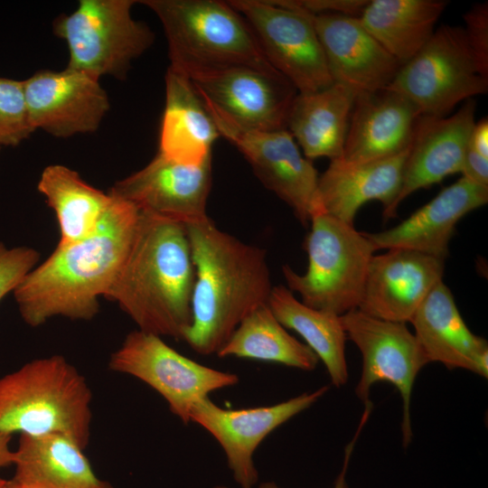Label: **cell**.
Returning a JSON list of instances; mask_svg holds the SVG:
<instances>
[{"mask_svg":"<svg viewBox=\"0 0 488 488\" xmlns=\"http://www.w3.org/2000/svg\"><path fill=\"white\" fill-rule=\"evenodd\" d=\"M7 480L0 479V488H5Z\"/></svg>","mask_w":488,"mask_h":488,"instance_id":"40","label":"cell"},{"mask_svg":"<svg viewBox=\"0 0 488 488\" xmlns=\"http://www.w3.org/2000/svg\"><path fill=\"white\" fill-rule=\"evenodd\" d=\"M487 202L488 186L461 177L397 226L364 234L375 250L407 249L445 259L457 222Z\"/></svg>","mask_w":488,"mask_h":488,"instance_id":"20","label":"cell"},{"mask_svg":"<svg viewBox=\"0 0 488 488\" xmlns=\"http://www.w3.org/2000/svg\"><path fill=\"white\" fill-rule=\"evenodd\" d=\"M447 5L446 0H370L358 20L403 65L433 35Z\"/></svg>","mask_w":488,"mask_h":488,"instance_id":"27","label":"cell"},{"mask_svg":"<svg viewBox=\"0 0 488 488\" xmlns=\"http://www.w3.org/2000/svg\"><path fill=\"white\" fill-rule=\"evenodd\" d=\"M475 101L464 102L449 117L421 115L415 125L406 157L399 192L384 218H393L399 204L418 189L461 173L470 135L475 123Z\"/></svg>","mask_w":488,"mask_h":488,"instance_id":"18","label":"cell"},{"mask_svg":"<svg viewBox=\"0 0 488 488\" xmlns=\"http://www.w3.org/2000/svg\"><path fill=\"white\" fill-rule=\"evenodd\" d=\"M211 181V157L199 165H186L157 153L145 166L117 182L108 192L139 212L184 226L196 225L211 221L206 206Z\"/></svg>","mask_w":488,"mask_h":488,"instance_id":"13","label":"cell"},{"mask_svg":"<svg viewBox=\"0 0 488 488\" xmlns=\"http://www.w3.org/2000/svg\"><path fill=\"white\" fill-rule=\"evenodd\" d=\"M468 146L484 157H488V120L483 117L475 122L472 129Z\"/></svg>","mask_w":488,"mask_h":488,"instance_id":"37","label":"cell"},{"mask_svg":"<svg viewBox=\"0 0 488 488\" xmlns=\"http://www.w3.org/2000/svg\"><path fill=\"white\" fill-rule=\"evenodd\" d=\"M33 132L23 80L0 77V147L18 145Z\"/></svg>","mask_w":488,"mask_h":488,"instance_id":"31","label":"cell"},{"mask_svg":"<svg viewBox=\"0 0 488 488\" xmlns=\"http://www.w3.org/2000/svg\"><path fill=\"white\" fill-rule=\"evenodd\" d=\"M408 150L371 162L351 163L343 158L330 161L318 178L314 211H322L354 225L358 210L367 202L380 201L383 211H387L399 192Z\"/></svg>","mask_w":488,"mask_h":488,"instance_id":"23","label":"cell"},{"mask_svg":"<svg viewBox=\"0 0 488 488\" xmlns=\"http://www.w3.org/2000/svg\"><path fill=\"white\" fill-rule=\"evenodd\" d=\"M38 190L56 214L61 246L80 241L96 232L113 202V197L61 164L48 165Z\"/></svg>","mask_w":488,"mask_h":488,"instance_id":"28","label":"cell"},{"mask_svg":"<svg viewBox=\"0 0 488 488\" xmlns=\"http://www.w3.org/2000/svg\"><path fill=\"white\" fill-rule=\"evenodd\" d=\"M333 83L356 94L386 89L400 64L360 23L357 17L312 14Z\"/></svg>","mask_w":488,"mask_h":488,"instance_id":"19","label":"cell"},{"mask_svg":"<svg viewBox=\"0 0 488 488\" xmlns=\"http://www.w3.org/2000/svg\"><path fill=\"white\" fill-rule=\"evenodd\" d=\"M202 101L220 136L243 155L263 185L284 201L306 226L316 206L319 175L291 134L286 129L241 127L210 102Z\"/></svg>","mask_w":488,"mask_h":488,"instance_id":"11","label":"cell"},{"mask_svg":"<svg viewBox=\"0 0 488 488\" xmlns=\"http://www.w3.org/2000/svg\"><path fill=\"white\" fill-rule=\"evenodd\" d=\"M135 0H80L70 14L52 23L53 33L68 47L67 67L98 79L125 80L131 62L155 41L153 31L131 14Z\"/></svg>","mask_w":488,"mask_h":488,"instance_id":"7","label":"cell"},{"mask_svg":"<svg viewBox=\"0 0 488 488\" xmlns=\"http://www.w3.org/2000/svg\"><path fill=\"white\" fill-rule=\"evenodd\" d=\"M158 153L174 162L199 165L211 157L220 133L191 80L168 68Z\"/></svg>","mask_w":488,"mask_h":488,"instance_id":"24","label":"cell"},{"mask_svg":"<svg viewBox=\"0 0 488 488\" xmlns=\"http://www.w3.org/2000/svg\"><path fill=\"white\" fill-rule=\"evenodd\" d=\"M198 96L241 127L286 129L291 104L298 93L283 76L234 66L188 77Z\"/></svg>","mask_w":488,"mask_h":488,"instance_id":"14","label":"cell"},{"mask_svg":"<svg viewBox=\"0 0 488 488\" xmlns=\"http://www.w3.org/2000/svg\"><path fill=\"white\" fill-rule=\"evenodd\" d=\"M461 174L475 183L488 186V157L467 146Z\"/></svg>","mask_w":488,"mask_h":488,"instance_id":"35","label":"cell"},{"mask_svg":"<svg viewBox=\"0 0 488 488\" xmlns=\"http://www.w3.org/2000/svg\"><path fill=\"white\" fill-rule=\"evenodd\" d=\"M5 488H24V487H23V486L17 484L16 483H14V482L12 481V480H9V481H7V483H6Z\"/></svg>","mask_w":488,"mask_h":488,"instance_id":"39","label":"cell"},{"mask_svg":"<svg viewBox=\"0 0 488 488\" xmlns=\"http://www.w3.org/2000/svg\"><path fill=\"white\" fill-rule=\"evenodd\" d=\"M244 17L265 57L298 93L331 86L324 53L312 14L285 0H230Z\"/></svg>","mask_w":488,"mask_h":488,"instance_id":"9","label":"cell"},{"mask_svg":"<svg viewBox=\"0 0 488 488\" xmlns=\"http://www.w3.org/2000/svg\"><path fill=\"white\" fill-rule=\"evenodd\" d=\"M91 399L84 376L61 355L31 361L0 378V433L60 434L85 449Z\"/></svg>","mask_w":488,"mask_h":488,"instance_id":"4","label":"cell"},{"mask_svg":"<svg viewBox=\"0 0 488 488\" xmlns=\"http://www.w3.org/2000/svg\"><path fill=\"white\" fill-rule=\"evenodd\" d=\"M195 268L192 324L183 340L217 353L239 323L267 305L272 289L267 252L221 230L211 220L185 226Z\"/></svg>","mask_w":488,"mask_h":488,"instance_id":"2","label":"cell"},{"mask_svg":"<svg viewBox=\"0 0 488 488\" xmlns=\"http://www.w3.org/2000/svg\"><path fill=\"white\" fill-rule=\"evenodd\" d=\"M387 88L406 97L421 115L446 117L460 102L485 94L488 79L477 69L464 28L443 24Z\"/></svg>","mask_w":488,"mask_h":488,"instance_id":"8","label":"cell"},{"mask_svg":"<svg viewBox=\"0 0 488 488\" xmlns=\"http://www.w3.org/2000/svg\"><path fill=\"white\" fill-rule=\"evenodd\" d=\"M346 337L362 357L361 378L355 388L358 399L370 400L373 384L387 381L399 391L403 400L402 440L406 447L412 438L410 399L420 370L427 364L415 335L405 323L372 317L358 308L340 315Z\"/></svg>","mask_w":488,"mask_h":488,"instance_id":"12","label":"cell"},{"mask_svg":"<svg viewBox=\"0 0 488 488\" xmlns=\"http://www.w3.org/2000/svg\"><path fill=\"white\" fill-rule=\"evenodd\" d=\"M112 197L94 234L72 244L58 245L13 292L28 325L36 327L55 316L91 320L99 313V298L105 297L114 283L139 219L133 205Z\"/></svg>","mask_w":488,"mask_h":488,"instance_id":"1","label":"cell"},{"mask_svg":"<svg viewBox=\"0 0 488 488\" xmlns=\"http://www.w3.org/2000/svg\"><path fill=\"white\" fill-rule=\"evenodd\" d=\"M23 82L33 129L56 137L93 133L109 110V100L99 79L66 67L40 70Z\"/></svg>","mask_w":488,"mask_h":488,"instance_id":"15","label":"cell"},{"mask_svg":"<svg viewBox=\"0 0 488 488\" xmlns=\"http://www.w3.org/2000/svg\"><path fill=\"white\" fill-rule=\"evenodd\" d=\"M442 258L407 249L372 256L358 309L381 320L410 322L418 306L442 280Z\"/></svg>","mask_w":488,"mask_h":488,"instance_id":"17","label":"cell"},{"mask_svg":"<svg viewBox=\"0 0 488 488\" xmlns=\"http://www.w3.org/2000/svg\"><path fill=\"white\" fill-rule=\"evenodd\" d=\"M12 436L0 433V468L14 464V451L10 449Z\"/></svg>","mask_w":488,"mask_h":488,"instance_id":"38","label":"cell"},{"mask_svg":"<svg viewBox=\"0 0 488 488\" xmlns=\"http://www.w3.org/2000/svg\"><path fill=\"white\" fill-rule=\"evenodd\" d=\"M351 89L333 83L311 93H297L286 119V130L312 161L343 158L351 111L356 97Z\"/></svg>","mask_w":488,"mask_h":488,"instance_id":"26","label":"cell"},{"mask_svg":"<svg viewBox=\"0 0 488 488\" xmlns=\"http://www.w3.org/2000/svg\"><path fill=\"white\" fill-rule=\"evenodd\" d=\"M216 354L281 363L303 371L314 370L319 361L305 343L286 332L267 304L248 314Z\"/></svg>","mask_w":488,"mask_h":488,"instance_id":"30","label":"cell"},{"mask_svg":"<svg viewBox=\"0 0 488 488\" xmlns=\"http://www.w3.org/2000/svg\"><path fill=\"white\" fill-rule=\"evenodd\" d=\"M421 116L403 95L388 88L356 95L351 111L343 159L371 162L407 150Z\"/></svg>","mask_w":488,"mask_h":488,"instance_id":"21","label":"cell"},{"mask_svg":"<svg viewBox=\"0 0 488 488\" xmlns=\"http://www.w3.org/2000/svg\"><path fill=\"white\" fill-rule=\"evenodd\" d=\"M285 2L314 15L338 14L358 18L368 0H285Z\"/></svg>","mask_w":488,"mask_h":488,"instance_id":"34","label":"cell"},{"mask_svg":"<svg viewBox=\"0 0 488 488\" xmlns=\"http://www.w3.org/2000/svg\"><path fill=\"white\" fill-rule=\"evenodd\" d=\"M83 450L60 434L20 435L12 481L24 488H113L94 474Z\"/></svg>","mask_w":488,"mask_h":488,"instance_id":"25","label":"cell"},{"mask_svg":"<svg viewBox=\"0 0 488 488\" xmlns=\"http://www.w3.org/2000/svg\"><path fill=\"white\" fill-rule=\"evenodd\" d=\"M267 305L278 322L302 336L324 362L332 384L344 385L348 380L347 337L340 315L305 305L282 285L272 287Z\"/></svg>","mask_w":488,"mask_h":488,"instance_id":"29","label":"cell"},{"mask_svg":"<svg viewBox=\"0 0 488 488\" xmlns=\"http://www.w3.org/2000/svg\"><path fill=\"white\" fill-rule=\"evenodd\" d=\"M40 255L29 247L8 248L0 242V301L14 292L23 277L37 265Z\"/></svg>","mask_w":488,"mask_h":488,"instance_id":"32","label":"cell"},{"mask_svg":"<svg viewBox=\"0 0 488 488\" xmlns=\"http://www.w3.org/2000/svg\"><path fill=\"white\" fill-rule=\"evenodd\" d=\"M0 149H1V147H0Z\"/></svg>","mask_w":488,"mask_h":488,"instance_id":"41","label":"cell"},{"mask_svg":"<svg viewBox=\"0 0 488 488\" xmlns=\"http://www.w3.org/2000/svg\"><path fill=\"white\" fill-rule=\"evenodd\" d=\"M309 222L307 269L301 275L283 266L287 288L314 309L342 315L358 308L374 247L354 225L322 211L314 212Z\"/></svg>","mask_w":488,"mask_h":488,"instance_id":"6","label":"cell"},{"mask_svg":"<svg viewBox=\"0 0 488 488\" xmlns=\"http://www.w3.org/2000/svg\"><path fill=\"white\" fill-rule=\"evenodd\" d=\"M371 408H372V403L371 402H369V403L365 404V409H364V412L362 414L360 424H359V426H358V427L356 429L355 435H354L353 438L351 440V442L346 446V447L344 449V459H343V468H342L341 473L339 474V475L337 476V478L335 480L333 488H350L347 482H346V473H347V470H348L350 458H351L352 450L354 448L355 443H356V441H357V439H358V437H359V436H360V434L361 432V429H362L364 424L366 423V421L369 418L370 413L371 411ZM215 488H229V487L216 486ZM258 488H279V487L273 482H267V483H262L258 486Z\"/></svg>","mask_w":488,"mask_h":488,"instance_id":"36","label":"cell"},{"mask_svg":"<svg viewBox=\"0 0 488 488\" xmlns=\"http://www.w3.org/2000/svg\"><path fill=\"white\" fill-rule=\"evenodd\" d=\"M410 323L428 363L440 362L448 369H464L487 378V341L469 330L442 280L418 306Z\"/></svg>","mask_w":488,"mask_h":488,"instance_id":"22","label":"cell"},{"mask_svg":"<svg viewBox=\"0 0 488 488\" xmlns=\"http://www.w3.org/2000/svg\"><path fill=\"white\" fill-rule=\"evenodd\" d=\"M324 386L272 406L225 409L209 397L192 408L191 421L210 432L222 447L235 481L241 488H253L258 474L253 454L277 427L316 402L328 390Z\"/></svg>","mask_w":488,"mask_h":488,"instance_id":"16","label":"cell"},{"mask_svg":"<svg viewBox=\"0 0 488 488\" xmlns=\"http://www.w3.org/2000/svg\"><path fill=\"white\" fill-rule=\"evenodd\" d=\"M158 17L169 68L185 77L234 66L280 75L265 57L244 17L218 0H143Z\"/></svg>","mask_w":488,"mask_h":488,"instance_id":"5","label":"cell"},{"mask_svg":"<svg viewBox=\"0 0 488 488\" xmlns=\"http://www.w3.org/2000/svg\"><path fill=\"white\" fill-rule=\"evenodd\" d=\"M109 369L137 378L157 391L184 424L209 394L239 382L237 374L200 364L176 352L161 336L136 330L111 354Z\"/></svg>","mask_w":488,"mask_h":488,"instance_id":"10","label":"cell"},{"mask_svg":"<svg viewBox=\"0 0 488 488\" xmlns=\"http://www.w3.org/2000/svg\"><path fill=\"white\" fill-rule=\"evenodd\" d=\"M467 44L480 74L488 79V4L474 5L464 15Z\"/></svg>","mask_w":488,"mask_h":488,"instance_id":"33","label":"cell"},{"mask_svg":"<svg viewBox=\"0 0 488 488\" xmlns=\"http://www.w3.org/2000/svg\"><path fill=\"white\" fill-rule=\"evenodd\" d=\"M194 281L186 227L139 212L127 255L105 297L138 330L183 340L192 324Z\"/></svg>","mask_w":488,"mask_h":488,"instance_id":"3","label":"cell"}]
</instances>
